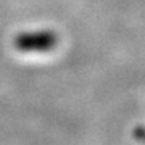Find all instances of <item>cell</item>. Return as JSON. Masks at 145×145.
<instances>
[{
  "label": "cell",
  "instance_id": "cell-1",
  "mask_svg": "<svg viewBox=\"0 0 145 145\" xmlns=\"http://www.w3.org/2000/svg\"><path fill=\"white\" fill-rule=\"evenodd\" d=\"M57 42L58 38L54 31L42 30L19 34L15 38V47L23 52H44L52 50Z\"/></svg>",
  "mask_w": 145,
  "mask_h": 145
},
{
  "label": "cell",
  "instance_id": "cell-2",
  "mask_svg": "<svg viewBox=\"0 0 145 145\" xmlns=\"http://www.w3.org/2000/svg\"><path fill=\"white\" fill-rule=\"evenodd\" d=\"M135 136L140 141H144L145 142V128H138V129L135 132Z\"/></svg>",
  "mask_w": 145,
  "mask_h": 145
}]
</instances>
